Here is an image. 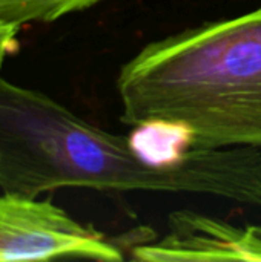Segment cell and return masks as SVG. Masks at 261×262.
Here are the masks:
<instances>
[{
    "mask_svg": "<svg viewBox=\"0 0 261 262\" xmlns=\"http://www.w3.org/2000/svg\"><path fill=\"white\" fill-rule=\"evenodd\" d=\"M100 0H0V23L20 31L29 23H51Z\"/></svg>",
    "mask_w": 261,
    "mask_h": 262,
    "instance_id": "4",
    "label": "cell"
},
{
    "mask_svg": "<svg viewBox=\"0 0 261 262\" xmlns=\"http://www.w3.org/2000/svg\"><path fill=\"white\" fill-rule=\"evenodd\" d=\"M122 121L186 147L261 149V6L148 43L117 77Z\"/></svg>",
    "mask_w": 261,
    "mask_h": 262,
    "instance_id": "1",
    "label": "cell"
},
{
    "mask_svg": "<svg viewBox=\"0 0 261 262\" xmlns=\"http://www.w3.org/2000/svg\"><path fill=\"white\" fill-rule=\"evenodd\" d=\"M60 258L118 262L123 253L52 203L0 190V262Z\"/></svg>",
    "mask_w": 261,
    "mask_h": 262,
    "instance_id": "2",
    "label": "cell"
},
{
    "mask_svg": "<svg viewBox=\"0 0 261 262\" xmlns=\"http://www.w3.org/2000/svg\"><path fill=\"white\" fill-rule=\"evenodd\" d=\"M138 261H261V227H238L194 212H174L160 238L132 249Z\"/></svg>",
    "mask_w": 261,
    "mask_h": 262,
    "instance_id": "3",
    "label": "cell"
},
{
    "mask_svg": "<svg viewBox=\"0 0 261 262\" xmlns=\"http://www.w3.org/2000/svg\"><path fill=\"white\" fill-rule=\"evenodd\" d=\"M18 31L0 23V66L5 61V58L18 49Z\"/></svg>",
    "mask_w": 261,
    "mask_h": 262,
    "instance_id": "5",
    "label": "cell"
}]
</instances>
